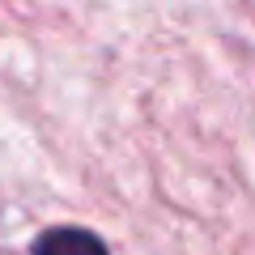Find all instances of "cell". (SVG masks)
<instances>
[{"mask_svg":"<svg viewBox=\"0 0 255 255\" xmlns=\"http://www.w3.org/2000/svg\"><path fill=\"white\" fill-rule=\"evenodd\" d=\"M34 255H111V251L90 230H51L34 243Z\"/></svg>","mask_w":255,"mask_h":255,"instance_id":"obj_1","label":"cell"}]
</instances>
